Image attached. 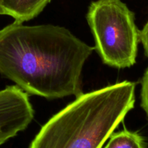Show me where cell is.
Segmentation results:
<instances>
[{"mask_svg":"<svg viewBox=\"0 0 148 148\" xmlns=\"http://www.w3.org/2000/svg\"><path fill=\"white\" fill-rule=\"evenodd\" d=\"M94 50L63 27L14 22L0 30V73L31 95L76 98Z\"/></svg>","mask_w":148,"mask_h":148,"instance_id":"1","label":"cell"},{"mask_svg":"<svg viewBox=\"0 0 148 148\" xmlns=\"http://www.w3.org/2000/svg\"><path fill=\"white\" fill-rule=\"evenodd\" d=\"M133 82L82 93L41 127L29 148H102L134 107Z\"/></svg>","mask_w":148,"mask_h":148,"instance_id":"2","label":"cell"},{"mask_svg":"<svg viewBox=\"0 0 148 148\" xmlns=\"http://www.w3.org/2000/svg\"><path fill=\"white\" fill-rule=\"evenodd\" d=\"M86 20L104 64L124 69L136 63L139 30L134 13L120 0H97L89 7Z\"/></svg>","mask_w":148,"mask_h":148,"instance_id":"3","label":"cell"},{"mask_svg":"<svg viewBox=\"0 0 148 148\" xmlns=\"http://www.w3.org/2000/svg\"><path fill=\"white\" fill-rule=\"evenodd\" d=\"M33 118L27 92L17 85L0 90V147L26 130Z\"/></svg>","mask_w":148,"mask_h":148,"instance_id":"4","label":"cell"},{"mask_svg":"<svg viewBox=\"0 0 148 148\" xmlns=\"http://www.w3.org/2000/svg\"><path fill=\"white\" fill-rule=\"evenodd\" d=\"M51 0H0L4 14L11 16L15 22L23 23L39 15Z\"/></svg>","mask_w":148,"mask_h":148,"instance_id":"5","label":"cell"},{"mask_svg":"<svg viewBox=\"0 0 148 148\" xmlns=\"http://www.w3.org/2000/svg\"><path fill=\"white\" fill-rule=\"evenodd\" d=\"M145 138L136 132L122 130L113 133L104 148H147Z\"/></svg>","mask_w":148,"mask_h":148,"instance_id":"6","label":"cell"},{"mask_svg":"<svg viewBox=\"0 0 148 148\" xmlns=\"http://www.w3.org/2000/svg\"><path fill=\"white\" fill-rule=\"evenodd\" d=\"M141 85V106L148 119V67L142 77Z\"/></svg>","mask_w":148,"mask_h":148,"instance_id":"7","label":"cell"},{"mask_svg":"<svg viewBox=\"0 0 148 148\" xmlns=\"http://www.w3.org/2000/svg\"><path fill=\"white\" fill-rule=\"evenodd\" d=\"M139 38H140V41L142 46H143L145 56L148 59V20L144 25L142 30L139 32Z\"/></svg>","mask_w":148,"mask_h":148,"instance_id":"8","label":"cell"},{"mask_svg":"<svg viewBox=\"0 0 148 148\" xmlns=\"http://www.w3.org/2000/svg\"><path fill=\"white\" fill-rule=\"evenodd\" d=\"M0 14H4V13H3V11H2V10L1 9V7H0Z\"/></svg>","mask_w":148,"mask_h":148,"instance_id":"9","label":"cell"}]
</instances>
